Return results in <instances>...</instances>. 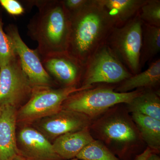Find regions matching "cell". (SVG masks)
<instances>
[{
  "label": "cell",
  "mask_w": 160,
  "mask_h": 160,
  "mask_svg": "<svg viewBox=\"0 0 160 160\" xmlns=\"http://www.w3.org/2000/svg\"><path fill=\"white\" fill-rule=\"evenodd\" d=\"M114 27L97 0H89L82 8L70 13L66 52L85 65L96 51L106 44Z\"/></svg>",
  "instance_id": "obj_1"
},
{
  "label": "cell",
  "mask_w": 160,
  "mask_h": 160,
  "mask_svg": "<svg viewBox=\"0 0 160 160\" xmlns=\"http://www.w3.org/2000/svg\"><path fill=\"white\" fill-rule=\"evenodd\" d=\"M29 6H36L38 12L27 26L28 34L37 42L36 49L40 57L66 51L69 29L70 13L62 1H26Z\"/></svg>",
  "instance_id": "obj_2"
},
{
  "label": "cell",
  "mask_w": 160,
  "mask_h": 160,
  "mask_svg": "<svg viewBox=\"0 0 160 160\" xmlns=\"http://www.w3.org/2000/svg\"><path fill=\"white\" fill-rule=\"evenodd\" d=\"M119 105L92 120L89 130L94 139L104 143L120 159L132 160L145 143L127 109Z\"/></svg>",
  "instance_id": "obj_3"
},
{
  "label": "cell",
  "mask_w": 160,
  "mask_h": 160,
  "mask_svg": "<svg viewBox=\"0 0 160 160\" xmlns=\"http://www.w3.org/2000/svg\"><path fill=\"white\" fill-rule=\"evenodd\" d=\"M144 89L122 93L112 87H93L72 93L63 103L62 109L82 113L92 121L113 106L130 102Z\"/></svg>",
  "instance_id": "obj_4"
},
{
  "label": "cell",
  "mask_w": 160,
  "mask_h": 160,
  "mask_svg": "<svg viewBox=\"0 0 160 160\" xmlns=\"http://www.w3.org/2000/svg\"><path fill=\"white\" fill-rule=\"evenodd\" d=\"M143 22L138 15L120 27H114L106 44L131 74L141 72Z\"/></svg>",
  "instance_id": "obj_5"
},
{
  "label": "cell",
  "mask_w": 160,
  "mask_h": 160,
  "mask_svg": "<svg viewBox=\"0 0 160 160\" xmlns=\"http://www.w3.org/2000/svg\"><path fill=\"white\" fill-rule=\"evenodd\" d=\"M132 75L106 43L84 65L80 87H93L97 83H120Z\"/></svg>",
  "instance_id": "obj_6"
},
{
  "label": "cell",
  "mask_w": 160,
  "mask_h": 160,
  "mask_svg": "<svg viewBox=\"0 0 160 160\" xmlns=\"http://www.w3.org/2000/svg\"><path fill=\"white\" fill-rule=\"evenodd\" d=\"M89 88H35L31 97L17 112V120L33 121L54 114L62 109L63 103L71 94Z\"/></svg>",
  "instance_id": "obj_7"
},
{
  "label": "cell",
  "mask_w": 160,
  "mask_h": 160,
  "mask_svg": "<svg viewBox=\"0 0 160 160\" xmlns=\"http://www.w3.org/2000/svg\"><path fill=\"white\" fill-rule=\"evenodd\" d=\"M35 88L23 71L16 54L0 68V106L16 107L26 99L28 101Z\"/></svg>",
  "instance_id": "obj_8"
},
{
  "label": "cell",
  "mask_w": 160,
  "mask_h": 160,
  "mask_svg": "<svg viewBox=\"0 0 160 160\" xmlns=\"http://www.w3.org/2000/svg\"><path fill=\"white\" fill-rule=\"evenodd\" d=\"M15 52L18 58L23 71L35 88H52L54 80L43 67L36 49H30L22 39L18 27L10 25L6 29Z\"/></svg>",
  "instance_id": "obj_9"
},
{
  "label": "cell",
  "mask_w": 160,
  "mask_h": 160,
  "mask_svg": "<svg viewBox=\"0 0 160 160\" xmlns=\"http://www.w3.org/2000/svg\"><path fill=\"white\" fill-rule=\"evenodd\" d=\"M44 69L62 87H78L82 81L84 65L67 52L40 57Z\"/></svg>",
  "instance_id": "obj_10"
},
{
  "label": "cell",
  "mask_w": 160,
  "mask_h": 160,
  "mask_svg": "<svg viewBox=\"0 0 160 160\" xmlns=\"http://www.w3.org/2000/svg\"><path fill=\"white\" fill-rule=\"evenodd\" d=\"M92 120L80 112L67 109L44 118L40 128L46 136L56 139L63 135L82 130L89 127Z\"/></svg>",
  "instance_id": "obj_11"
},
{
  "label": "cell",
  "mask_w": 160,
  "mask_h": 160,
  "mask_svg": "<svg viewBox=\"0 0 160 160\" xmlns=\"http://www.w3.org/2000/svg\"><path fill=\"white\" fill-rule=\"evenodd\" d=\"M19 154L31 160H60L52 144L44 134L31 127L20 130L17 138Z\"/></svg>",
  "instance_id": "obj_12"
},
{
  "label": "cell",
  "mask_w": 160,
  "mask_h": 160,
  "mask_svg": "<svg viewBox=\"0 0 160 160\" xmlns=\"http://www.w3.org/2000/svg\"><path fill=\"white\" fill-rule=\"evenodd\" d=\"M17 120L16 107L0 106V160H12L19 154L16 136Z\"/></svg>",
  "instance_id": "obj_13"
},
{
  "label": "cell",
  "mask_w": 160,
  "mask_h": 160,
  "mask_svg": "<svg viewBox=\"0 0 160 160\" xmlns=\"http://www.w3.org/2000/svg\"><path fill=\"white\" fill-rule=\"evenodd\" d=\"M89 127L56 138L52 144L55 152L62 160L76 158L80 152L94 140Z\"/></svg>",
  "instance_id": "obj_14"
},
{
  "label": "cell",
  "mask_w": 160,
  "mask_h": 160,
  "mask_svg": "<svg viewBox=\"0 0 160 160\" xmlns=\"http://www.w3.org/2000/svg\"><path fill=\"white\" fill-rule=\"evenodd\" d=\"M146 0H97L115 27L125 25L138 14Z\"/></svg>",
  "instance_id": "obj_15"
},
{
  "label": "cell",
  "mask_w": 160,
  "mask_h": 160,
  "mask_svg": "<svg viewBox=\"0 0 160 160\" xmlns=\"http://www.w3.org/2000/svg\"><path fill=\"white\" fill-rule=\"evenodd\" d=\"M160 84V59L153 62L145 71L132 75L115 89L119 92H128L138 89H153Z\"/></svg>",
  "instance_id": "obj_16"
},
{
  "label": "cell",
  "mask_w": 160,
  "mask_h": 160,
  "mask_svg": "<svg viewBox=\"0 0 160 160\" xmlns=\"http://www.w3.org/2000/svg\"><path fill=\"white\" fill-rule=\"evenodd\" d=\"M131 117L143 142L153 152L160 150V121L138 113H131Z\"/></svg>",
  "instance_id": "obj_17"
},
{
  "label": "cell",
  "mask_w": 160,
  "mask_h": 160,
  "mask_svg": "<svg viewBox=\"0 0 160 160\" xmlns=\"http://www.w3.org/2000/svg\"><path fill=\"white\" fill-rule=\"evenodd\" d=\"M126 105L129 112L140 113L160 121L159 95L153 89H144Z\"/></svg>",
  "instance_id": "obj_18"
},
{
  "label": "cell",
  "mask_w": 160,
  "mask_h": 160,
  "mask_svg": "<svg viewBox=\"0 0 160 160\" xmlns=\"http://www.w3.org/2000/svg\"><path fill=\"white\" fill-rule=\"evenodd\" d=\"M160 51V27L143 23L140 64L141 67Z\"/></svg>",
  "instance_id": "obj_19"
},
{
  "label": "cell",
  "mask_w": 160,
  "mask_h": 160,
  "mask_svg": "<svg viewBox=\"0 0 160 160\" xmlns=\"http://www.w3.org/2000/svg\"><path fill=\"white\" fill-rule=\"evenodd\" d=\"M80 160H121L101 141L94 140L77 156Z\"/></svg>",
  "instance_id": "obj_20"
},
{
  "label": "cell",
  "mask_w": 160,
  "mask_h": 160,
  "mask_svg": "<svg viewBox=\"0 0 160 160\" xmlns=\"http://www.w3.org/2000/svg\"><path fill=\"white\" fill-rule=\"evenodd\" d=\"M138 15L144 24L160 27V0H146Z\"/></svg>",
  "instance_id": "obj_21"
},
{
  "label": "cell",
  "mask_w": 160,
  "mask_h": 160,
  "mask_svg": "<svg viewBox=\"0 0 160 160\" xmlns=\"http://www.w3.org/2000/svg\"><path fill=\"white\" fill-rule=\"evenodd\" d=\"M15 55L10 40L3 30L0 20V68L9 62Z\"/></svg>",
  "instance_id": "obj_22"
},
{
  "label": "cell",
  "mask_w": 160,
  "mask_h": 160,
  "mask_svg": "<svg viewBox=\"0 0 160 160\" xmlns=\"http://www.w3.org/2000/svg\"><path fill=\"white\" fill-rule=\"evenodd\" d=\"M0 4L11 15L20 16L25 12V8L17 0H0Z\"/></svg>",
  "instance_id": "obj_23"
},
{
  "label": "cell",
  "mask_w": 160,
  "mask_h": 160,
  "mask_svg": "<svg viewBox=\"0 0 160 160\" xmlns=\"http://www.w3.org/2000/svg\"><path fill=\"white\" fill-rule=\"evenodd\" d=\"M66 9L70 13L79 10L88 3L89 0H63Z\"/></svg>",
  "instance_id": "obj_24"
},
{
  "label": "cell",
  "mask_w": 160,
  "mask_h": 160,
  "mask_svg": "<svg viewBox=\"0 0 160 160\" xmlns=\"http://www.w3.org/2000/svg\"><path fill=\"white\" fill-rule=\"evenodd\" d=\"M153 152L150 148L147 147L140 154L137 155L135 157L134 160H146L149 155Z\"/></svg>",
  "instance_id": "obj_25"
},
{
  "label": "cell",
  "mask_w": 160,
  "mask_h": 160,
  "mask_svg": "<svg viewBox=\"0 0 160 160\" xmlns=\"http://www.w3.org/2000/svg\"><path fill=\"white\" fill-rule=\"evenodd\" d=\"M146 160H160L159 156L157 153L152 152Z\"/></svg>",
  "instance_id": "obj_26"
},
{
  "label": "cell",
  "mask_w": 160,
  "mask_h": 160,
  "mask_svg": "<svg viewBox=\"0 0 160 160\" xmlns=\"http://www.w3.org/2000/svg\"><path fill=\"white\" fill-rule=\"evenodd\" d=\"M12 160H31L27 158L24 157L22 156L20 154H18Z\"/></svg>",
  "instance_id": "obj_27"
},
{
  "label": "cell",
  "mask_w": 160,
  "mask_h": 160,
  "mask_svg": "<svg viewBox=\"0 0 160 160\" xmlns=\"http://www.w3.org/2000/svg\"><path fill=\"white\" fill-rule=\"evenodd\" d=\"M69 160H80L78 159L77 158H74L72 159Z\"/></svg>",
  "instance_id": "obj_28"
}]
</instances>
